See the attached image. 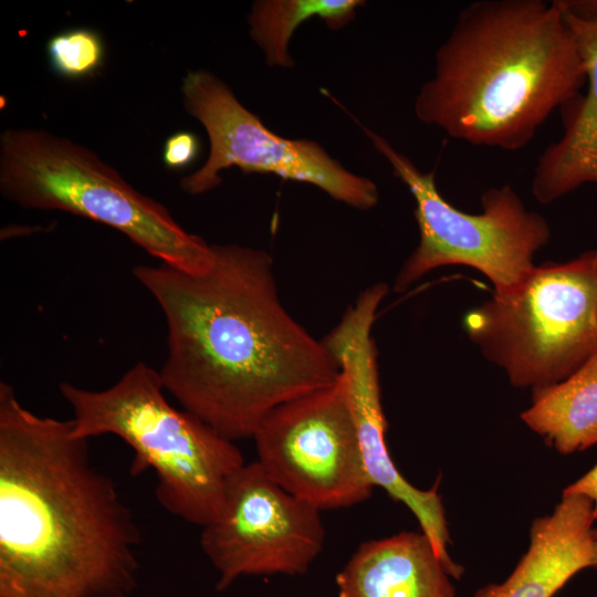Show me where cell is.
<instances>
[{
    "mask_svg": "<svg viewBox=\"0 0 597 597\" xmlns=\"http://www.w3.org/2000/svg\"><path fill=\"white\" fill-rule=\"evenodd\" d=\"M201 273L165 263L133 273L161 308L164 389L223 437L252 438L277 406L334 384L341 368L281 302L271 255L212 244Z\"/></svg>",
    "mask_w": 597,
    "mask_h": 597,
    "instance_id": "obj_1",
    "label": "cell"
},
{
    "mask_svg": "<svg viewBox=\"0 0 597 597\" xmlns=\"http://www.w3.org/2000/svg\"><path fill=\"white\" fill-rule=\"evenodd\" d=\"M140 534L72 420L0 383V597H129Z\"/></svg>",
    "mask_w": 597,
    "mask_h": 597,
    "instance_id": "obj_2",
    "label": "cell"
},
{
    "mask_svg": "<svg viewBox=\"0 0 597 597\" xmlns=\"http://www.w3.org/2000/svg\"><path fill=\"white\" fill-rule=\"evenodd\" d=\"M585 84L558 0H481L459 13L437 50L415 113L451 138L515 151Z\"/></svg>",
    "mask_w": 597,
    "mask_h": 597,
    "instance_id": "obj_3",
    "label": "cell"
},
{
    "mask_svg": "<svg viewBox=\"0 0 597 597\" xmlns=\"http://www.w3.org/2000/svg\"><path fill=\"white\" fill-rule=\"evenodd\" d=\"M73 411L76 437L113 434L133 450L130 474L154 471L159 504L203 527L220 512L228 486L245 464L234 441L166 398L159 371L139 362L113 386H59Z\"/></svg>",
    "mask_w": 597,
    "mask_h": 597,
    "instance_id": "obj_4",
    "label": "cell"
},
{
    "mask_svg": "<svg viewBox=\"0 0 597 597\" xmlns=\"http://www.w3.org/2000/svg\"><path fill=\"white\" fill-rule=\"evenodd\" d=\"M0 191L23 209L61 210L112 227L161 263L201 273L212 244L187 232L156 200L133 188L94 151L44 129L0 136Z\"/></svg>",
    "mask_w": 597,
    "mask_h": 597,
    "instance_id": "obj_5",
    "label": "cell"
},
{
    "mask_svg": "<svg viewBox=\"0 0 597 597\" xmlns=\"http://www.w3.org/2000/svg\"><path fill=\"white\" fill-rule=\"evenodd\" d=\"M468 337L514 387L559 383L597 354V250L545 262L463 318Z\"/></svg>",
    "mask_w": 597,
    "mask_h": 597,
    "instance_id": "obj_6",
    "label": "cell"
},
{
    "mask_svg": "<svg viewBox=\"0 0 597 597\" xmlns=\"http://www.w3.org/2000/svg\"><path fill=\"white\" fill-rule=\"evenodd\" d=\"M375 148L415 200L419 243L404 262L394 290L402 292L428 272L444 265H467L483 273L496 295L514 291L535 268L534 254L547 244V220L528 211L510 185L481 197L482 212L467 213L448 202L437 188L434 170L421 171L405 154L366 129Z\"/></svg>",
    "mask_w": 597,
    "mask_h": 597,
    "instance_id": "obj_7",
    "label": "cell"
},
{
    "mask_svg": "<svg viewBox=\"0 0 597 597\" xmlns=\"http://www.w3.org/2000/svg\"><path fill=\"white\" fill-rule=\"evenodd\" d=\"M186 111L205 127L210 153L205 164L181 179L191 195L220 185V171L232 166L244 172L272 174L318 187L333 199L360 210L375 207L377 186L355 175L317 143L284 138L247 109L230 87L213 74L190 71L182 80Z\"/></svg>",
    "mask_w": 597,
    "mask_h": 597,
    "instance_id": "obj_8",
    "label": "cell"
},
{
    "mask_svg": "<svg viewBox=\"0 0 597 597\" xmlns=\"http://www.w3.org/2000/svg\"><path fill=\"white\" fill-rule=\"evenodd\" d=\"M264 472L321 512L371 496V483L341 377L274 408L252 436Z\"/></svg>",
    "mask_w": 597,
    "mask_h": 597,
    "instance_id": "obj_9",
    "label": "cell"
},
{
    "mask_svg": "<svg viewBox=\"0 0 597 597\" xmlns=\"http://www.w3.org/2000/svg\"><path fill=\"white\" fill-rule=\"evenodd\" d=\"M200 546L224 590L243 576L305 575L323 551L321 511L276 484L254 461L232 478Z\"/></svg>",
    "mask_w": 597,
    "mask_h": 597,
    "instance_id": "obj_10",
    "label": "cell"
},
{
    "mask_svg": "<svg viewBox=\"0 0 597 597\" xmlns=\"http://www.w3.org/2000/svg\"><path fill=\"white\" fill-rule=\"evenodd\" d=\"M388 290L384 282L365 289L323 343L339 365L371 483L411 511L448 573L459 579L463 567L453 562L448 552L451 540L438 482L429 490H420L409 483L395 465L386 442L387 420L381 405L378 352L371 329Z\"/></svg>",
    "mask_w": 597,
    "mask_h": 597,
    "instance_id": "obj_11",
    "label": "cell"
},
{
    "mask_svg": "<svg viewBox=\"0 0 597 597\" xmlns=\"http://www.w3.org/2000/svg\"><path fill=\"white\" fill-rule=\"evenodd\" d=\"M558 1L585 66L587 90L561 108L564 133L538 157L532 193L543 205L597 184V0Z\"/></svg>",
    "mask_w": 597,
    "mask_h": 597,
    "instance_id": "obj_12",
    "label": "cell"
},
{
    "mask_svg": "<svg viewBox=\"0 0 597 597\" xmlns=\"http://www.w3.org/2000/svg\"><path fill=\"white\" fill-rule=\"evenodd\" d=\"M591 502L583 495H563L554 511L533 521L530 546L511 575L489 584L474 597H553L573 576L593 562Z\"/></svg>",
    "mask_w": 597,
    "mask_h": 597,
    "instance_id": "obj_13",
    "label": "cell"
},
{
    "mask_svg": "<svg viewBox=\"0 0 597 597\" xmlns=\"http://www.w3.org/2000/svg\"><path fill=\"white\" fill-rule=\"evenodd\" d=\"M428 537L402 531L363 542L336 574L337 597H457Z\"/></svg>",
    "mask_w": 597,
    "mask_h": 597,
    "instance_id": "obj_14",
    "label": "cell"
},
{
    "mask_svg": "<svg viewBox=\"0 0 597 597\" xmlns=\"http://www.w3.org/2000/svg\"><path fill=\"white\" fill-rule=\"evenodd\" d=\"M521 419L562 454L597 444V354L564 380L533 389Z\"/></svg>",
    "mask_w": 597,
    "mask_h": 597,
    "instance_id": "obj_15",
    "label": "cell"
},
{
    "mask_svg": "<svg viewBox=\"0 0 597 597\" xmlns=\"http://www.w3.org/2000/svg\"><path fill=\"white\" fill-rule=\"evenodd\" d=\"M358 0H260L255 1L248 17L250 34L263 51L270 66L292 67L289 52L294 31L312 18L324 20L332 30L350 22Z\"/></svg>",
    "mask_w": 597,
    "mask_h": 597,
    "instance_id": "obj_16",
    "label": "cell"
},
{
    "mask_svg": "<svg viewBox=\"0 0 597 597\" xmlns=\"http://www.w3.org/2000/svg\"><path fill=\"white\" fill-rule=\"evenodd\" d=\"M51 69L59 76L81 80L103 66L105 45L98 32L87 28L63 30L46 43Z\"/></svg>",
    "mask_w": 597,
    "mask_h": 597,
    "instance_id": "obj_17",
    "label": "cell"
},
{
    "mask_svg": "<svg viewBox=\"0 0 597 597\" xmlns=\"http://www.w3.org/2000/svg\"><path fill=\"white\" fill-rule=\"evenodd\" d=\"M200 143L191 132H177L170 135L163 148V163L169 169H184L198 157Z\"/></svg>",
    "mask_w": 597,
    "mask_h": 597,
    "instance_id": "obj_18",
    "label": "cell"
},
{
    "mask_svg": "<svg viewBox=\"0 0 597 597\" xmlns=\"http://www.w3.org/2000/svg\"><path fill=\"white\" fill-rule=\"evenodd\" d=\"M563 495H583L593 504V514L597 520V463L583 476L564 489Z\"/></svg>",
    "mask_w": 597,
    "mask_h": 597,
    "instance_id": "obj_19",
    "label": "cell"
},
{
    "mask_svg": "<svg viewBox=\"0 0 597 597\" xmlns=\"http://www.w3.org/2000/svg\"><path fill=\"white\" fill-rule=\"evenodd\" d=\"M593 537H594V543H593L591 567L597 568V527L593 530Z\"/></svg>",
    "mask_w": 597,
    "mask_h": 597,
    "instance_id": "obj_20",
    "label": "cell"
}]
</instances>
